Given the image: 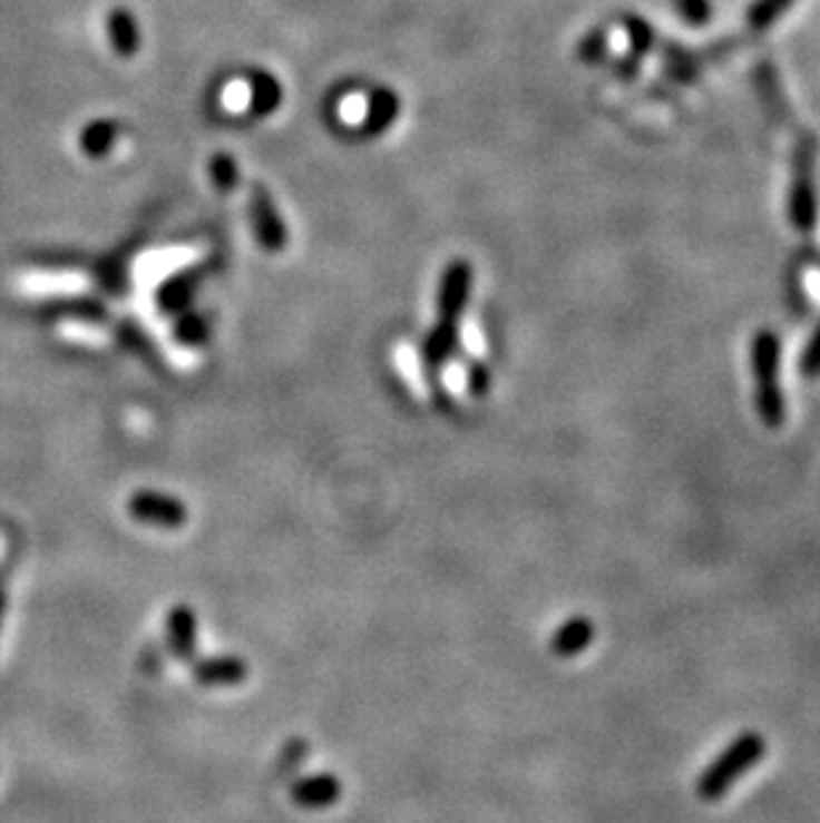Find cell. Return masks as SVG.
Masks as SVG:
<instances>
[{
    "label": "cell",
    "instance_id": "cell-12",
    "mask_svg": "<svg viewBox=\"0 0 820 823\" xmlns=\"http://www.w3.org/2000/svg\"><path fill=\"white\" fill-rule=\"evenodd\" d=\"M799 371H802L804 379L820 376V323H818V329L812 331L810 342L804 344L802 357H799Z\"/></svg>",
    "mask_w": 820,
    "mask_h": 823
},
{
    "label": "cell",
    "instance_id": "cell-8",
    "mask_svg": "<svg viewBox=\"0 0 820 823\" xmlns=\"http://www.w3.org/2000/svg\"><path fill=\"white\" fill-rule=\"evenodd\" d=\"M245 672L248 669H245V664L241 662V658L224 656V658H211V662L197 664L195 677H197V683L211 685V688L218 685V688H222V685L243 683Z\"/></svg>",
    "mask_w": 820,
    "mask_h": 823
},
{
    "label": "cell",
    "instance_id": "cell-5",
    "mask_svg": "<svg viewBox=\"0 0 820 823\" xmlns=\"http://www.w3.org/2000/svg\"><path fill=\"white\" fill-rule=\"evenodd\" d=\"M341 786L333 775L320 773V775H310V778L296 781L291 788V797L296 805L310 807V811H320V807L333 805L339 800Z\"/></svg>",
    "mask_w": 820,
    "mask_h": 823
},
{
    "label": "cell",
    "instance_id": "cell-3",
    "mask_svg": "<svg viewBox=\"0 0 820 823\" xmlns=\"http://www.w3.org/2000/svg\"><path fill=\"white\" fill-rule=\"evenodd\" d=\"M131 515L136 520L149 522V526L179 528L187 520V509L179 499H170L166 493L141 491L131 499Z\"/></svg>",
    "mask_w": 820,
    "mask_h": 823
},
{
    "label": "cell",
    "instance_id": "cell-21",
    "mask_svg": "<svg viewBox=\"0 0 820 823\" xmlns=\"http://www.w3.org/2000/svg\"><path fill=\"white\" fill-rule=\"evenodd\" d=\"M293 752L304 754V752H306V746H304V744H293ZM285 762H289V767H293V765H299V762H296V757H289V754H285Z\"/></svg>",
    "mask_w": 820,
    "mask_h": 823
},
{
    "label": "cell",
    "instance_id": "cell-11",
    "mask_svg": "<svg viewBox=\"0 0 820 823\" xmlns=\"http://www.w3.org/2000/svg\"><path fill=\"white\" fill-rule=\"evenodd\" d=\"M254 210H256V224H258V229H262L264 241L270 243V246H275L277 241H283V224H277L275 214H272V206L264 200V197H262V203L256 200Z\"/></svg>",
    "mask_w": 820,
    "mask_h": 823
},
{
    "label": "cell",
    "instance_id": "cell-15",
    "mask_svg": "<svg viewBox=\"0 0 820 823\" xmlns=\"http://www.w3.org/2000/svg\"><path fill=\"white\" fill-rule=\"evenodd\" d=\"M113 32H115V43H118L120 51L136 49V27H134L131 17H126V13H115Z\"/></svg>",
    "mask_w": 820,
    "mask_h": 823
},
{
    "label": "cell",
    "instance_id": "cell-14",
    "mask_svg": "<svg viewBox=\"0 0 820 823\" xmlns=\"http://www.w3.org/2000/svg\"><path fill=\"white\" fill-rule=\"evenodd\" d=\"M453 344H456V333H453V329H450V325H442V329H437L435 336L429 339V344H427L429 360H432V363H440V360H446L448 352L453 350Z\"/></svg>",
    "mask_w": 820,
    "mask_h": 823
},
{
    "label": "cell",
    "instance_id": "cell-10",
    "mask_svg": "<svg viewBox=\"0 0 820 823\" xmlns=\"http://www.w3.org/2000/svg\"><path fill=\"white\" fill-rule=\"evenodd\" d=\"M463 283H467V272L463 270H456L450 272L448 281H446V288H442V315H446V320H450L456 315V310L461 307L463 302Z\"/></svg>",
    "mask_w": 820,
    "mask_h": 823
},
{
    "label": "cell",
    "instance_id": "cell-19",
    "mask_svg": "<svg viewBox=\"0 0 820 823\" xmlns=\"http://www.w3.org/2000/svg\"><path fill=\"white\" fill-rule=\"evenodd\" d=\"M344 118H350V120L365 118V101H362V99H350V101H346V105H344Z\"/></svg>",
    "mask_w": 820,
    "mask_h": 823
},
{
    "label": "cell",
    "instance_id": "cell-6",
    "mask_svg": "<svg viewBox=\"0 0 820 823\" xmlns=\"http://www.w3.org/2000/svg\"><path fill=\"white\" fill-rule=\"evenodd\" d=\"M592 643H594V624L589 618L578 616L565 621L563 627L555 631V637H551V650H555L559 658H573L589 648Z\"/></svg>",
    "mask_w": 820,
    "mask_h": 823
},
{
    "label": "cell",
    "instance_id": "cell-2",
    "mask_svg": "<svg viewBox=\"0 0 820 823\" xmlns=\"http://www.w3.org/2000/svg\"><path fill=\"white\" fill-rule=\"evenodd\" d=\"M764 752H768V744H764V738L756 731H746L741 733V736H735L720 754H716L712 765L703 767V773L699 775V784H695L699 797L706 802L722 800L724 794L735 786V781L741 778V775H746L749 771H754V767L760 765Z\"/></svg>",
    "mask_w": 820,
    "mask_h": 823
},
{
    "label": "cell",
    "instance_id": "cell-4",
    "mask_svg": "<svg viewBox=\"0 0 820 823\" xmlns=\"http://www.w3.org/2000/svg\"><path fill=\"white\" fill-rule=\"evenodd\" d=\"M789 219L794 222L799 233H812L818 222V200H816V182L808 168L797 174L794 185L789 193Z\"/></svg>",
    "mask_w": 820,
    "mask_h": 823
},
{
    "label": "cell",
    "instance_id": "cell-18",
    "mask_svg": "<svg viewBox=\"0 0 820 823\" xmlns=\"http://www.w3.org/2000/svg\"><path fill=\"white\" fill-rule=\"evenodd\" d=\"M214 176L218 182H222V185H230V182L235 179V168H232L230 160L218 158V160H214Z\"/></svg>",
    "mask_w": 820,
    "mask_h": 823
},
{
    "label": "cell",
    "instance_id": "cell-9",
    "mask_svg": "<svg viewBox=\"0 0 820 823\" xmlns=\"http://www.w3.org/2000/svg\"><path fill=\"white\" fill-rule=\"evenodd\" d=\"M794 3L797 0H754L746 13V19L754 30H768V27L775 25L778 19L785 13V9Z\"/></svg>",
    "mask_w": 820,
    "mask_h": 823
},
{
    "label": "cell",
    "instance_id": "cell-13",
    "mask_svg": "<svg viewBox=\"0 0 820 823\" xmlns=\"http://www.w3.org/2000/svg\"><path fill=\"white\" fill-rule=\"evenodd\" d=\"M674 3L687 25L703 27L712 19V3L709 0H674Z\"/></svg>",
    "mask_w": 820,
    "mask_h": 823
},
{
    "label": "cell",
    "instance_id": "cell-7",
    "mask_svg": "<svg viewBox=\"0 0 820 823\" xmlns=\"http://www.w3.org/2000/svg\"><path fill=\"white\" fill-rule=\"evenodd\" d=\"M168 643L179 658H189L197 643V621L189 608H174L168 616Z\"/></svg>",
    "mask_w": 820,
    "mask_h": 823
},
{
    "label": "cell",
    "instance_id": "cell-17",
    "mask_svg": "<svg viewBox=\"0 0 820 823\" xmlns=\"http://www.w3.org/2000/svg\"><path fill=\"white\" fill-rule=\"evenodd\" d=\"M224 99H227L230 110H241L245 101H248V88H245L243 84L241 86H230L227 94H224Z\"/></svg>",
    "mask_w": 820,
    "mask_h": 823
},
{
    "label": "cell",
    "instance_id": "cell-16",
    "mask_svg": "<svg viewBox=\"0 0 820 823\" xmlns=\"http://www.w3.org/2000/svg\"><path fill=\"white\" fill-rule=\"evenodd\" d=\"M628 30H632V43L634 49H637V53L642 51L645 53L647 49L653 46V30L647 27L645 22H640V19H628Z\"/></svg>",
    "mask_w": 820,
    "mask_h": 823
},
{
    "label": "cell",
    "instance_id": "cell-1",
    "mask_svg": "<svg viewBox=\"0 0 820 823\" xmlns=\"http://www.w3.org/2000/svg\"><path fill=\"white\" fill-rule=\"evenodd\" d=\"M751 373H754V408L768 430L785 421V400L781 390V339L775 331H756L751 339Z\"/></svg>",
    "mask_w": 820,
    "mask_h": 823
},
{
    "label": "cell",
    "instance_id": "cell-20",
    "mask_svg": "<svg viewBox=\"0 0 820 823\" xmlns=\"http://www.w3.org/2000/svg\"><path fill=\"white\" fill-rule=\"evenodd\" d=\"M469 386L475 392H485V386H488V373H485V369H480V365L469 373Z\"/></svg>",
    "mask_w": 820,
    "mask_h": 823
}]
</instances>
